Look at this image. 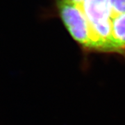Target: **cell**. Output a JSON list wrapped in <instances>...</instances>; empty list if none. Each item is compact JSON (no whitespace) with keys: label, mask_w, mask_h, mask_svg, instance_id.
<instances>
[{"label":"cell","mask_w":125,"mask_h":125,"mask_svg":"<svg viewBox=\"0 0 125 125\" xmlns=\"http://www.w3.org/2000/svg\"><path fill=\"white\" fill-rule=\"evenodd\" d=\"M77 4L80 6L89 24L92 53L119 55L112 37L113 13L107 0H83Z\"/></svg>","instance_id":"6da1fadb"},{"label":"cell","mask_w":125,"mask_h":125,"mask_svg":"<svg viewBox=\"0 0 125 125\" xmlns=\"http://www.w3.org/2000/svg\"><path fill=\"white\" fill-rule=\"evenodd\" d=\"M57 13L73 40L83 52L92 53L91 33L85 15L71 0H54Z\"/></svg>","instance_id":"7a4b0ae2"},{"label":"cell","mask_w":125,"mask_h":125,"mask_svg":"<svg viewBox=\"0 0 125 125\" xmlns=\"http://www.w3.org/2000/svg\"><path fill=\"white\" fill-rule=\"evenodd\" d=\"M112 37L119 55L125 58V13L115 15L112 19Z\"/></svg>","instance_id":"3957f363"},{"label":"cell","mask_w":125,"mask_h":125,"mask_svg":"<svg viewBox=\"0 0 125 125\" xmlns=\"http://www.w3.org/2000/svg\"><path fill=\"white\" fill-rule=\"evenodd\" d=\"M107 1L113 11V17L125 13V0H107Z\"/></svg>","instance_id":"277c9868"},{"label":"cell","mask_w":125,"mask_h":125,"mask_svg":"<svg viewBox=\"0 0 125 125\" xmlns=\"http://www.w3.org/2000/svg\"><path fill=\"white\" fill-rule=\"evenodd\" d=\"M71 1H72L74 3H76V4H79L81 1H83V0H71Z\"/></svg>","instance_id":"5b68a950"}]
</instances>
